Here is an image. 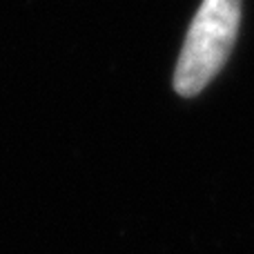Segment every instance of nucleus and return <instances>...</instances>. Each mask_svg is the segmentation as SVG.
<instances>
[{"instance_id":"1","label":"nucleus","mask_w":254,"mask_h":254,"mask_svg":"<svg viewBox=\"0 0 254 254\" xmlns=\"http://www.w3.org/2000/svg\"><path fill=\"white\" fill-rule=\"evenodd\" d=\"M241 22V0H203L176 63L174 89L196 96L225 65Z\"/></svg>"}]
</instances>
